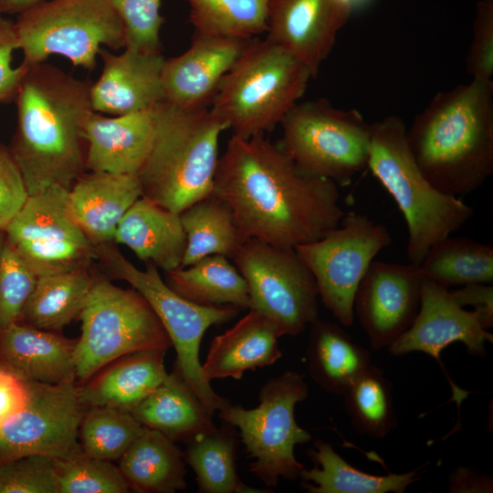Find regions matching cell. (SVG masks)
<instances>
[{"label":"cell","mask_w":493,"mask_h":493,"mask_svg":"<svg viewBox=\"0 0 493 493\" xmlns=\"http://www.w3.org/2000/svg\"><path fill=\"white\" fill-rule=\"evenodd\" d=\"M20 49L15 22L0 15V103L15 101L27 66L13 67V55Z\"/></svg>","instance_id":"f6af8a7d"},{"label":"cell","mask_w":493,"mask_h":493,"mask_svg":"<svg viewBox=\"0 0 493 493\" xmlns=\"http://www.w3.org/2000/svg\"><path fill=\"white\" fill-rule=\"evenodd\" d=\"M99 257L115 278L128 282L151 305L176 351L175 369L196 394L207 413L230 404L205 381L201 369L199 350L207 329L228 322L238 309L232 306L205 307L194 304L175 293L161 278L158 267L147 263L145 270L137 268L116 247L95 246Z\"/></svg>","instance_id":"52a82bcc"},{"label":"cell","mask_w":493,"mask_h":493,"mask_svg":"<svg viewBox=\"0 0 493 493\" xmlns=\"http://www.w3.org/2000/svg\"><path fill=\"white\" fill-rule=\"evenodd\" d=\"M448 490L453 493H488L493 491V480L488 475L458 467L449 477Z\"/></svg>","instance_id":"c3c4849f"},{"label":"cell","mask_w":493,"mask_h":493,"mask_svg":"<svg viewBox=\"0 0 493 493\" xmlns=\"http://www.w3.org/2000/svg\"><path fill=\"white\" fill-rule=\"evenodd\" d=\"M37 276L0 234V330L20 321Z\"/></svg>","instance_id":"ab89813d"},{"label":"cell","mask_w":493,"mask_h":493,"mask_svg":"<svg viewBox=\"0 0 493 493\" xmlns=\"http://www.w3.org/2000/svg\"><path fill=\"white\" fill-rule=\"evenodd\" d=\"M3 232L37 277L86 268L96 257L72 215L68 190L58 185L28 195Z\"/></svg>","instance_id":"5bb4252c"},{"label":"cell","mask_w":493,"mask_h":493,"mask_svg":"<svg viewBox=\"0 0 493 493\" xmlns=\"http://www.w3.org/2000/svg\"><path fill=\"white\" fill-rule=\"evenodd\" d=\"M233 260L247 285L248 309L267 318L283 335H299L318 320V287L295 249L251 238Z\"/></svg>","instance_id":"7c38bea8"},{"label":"cell","mask_w":493,"mask_h":493,"mask_svg":"<svg viewBox=\"0 0 493 493\" xmlns=\"http://www.w3.org/2000/svg\"><path fill=\"white\" fill-rule=\"evenodd\" d=\"M0 493H58L55 458L31 455L0 464Z\"/></svg>","instance_id":"b9f144b4"},{"label":"cell","mask_w":493,"mask_h":493,"mask_svg":"<svg viewBox=\"0 0 493 493\" xmlns=\"http://www.w3.org/2000/svg\"><path fill=\"white\" fill-rule=\"evenodd\" d=\"M184 453L163 434L146 427L119 459L131 489L173 493L186 488Z\"/></svg>","instance_id":"f1b7e54d"},{"label":"cell","mask_w":493,"mask_h":493,"mask_svg":"<svg viewBox=\"0 0 493 493\" xmlns=\"http://www.w3.org/2000/svg\"><path fill=\"white\" fill-rule=\"evenodd\" d=\"M131 414L144 426L161 432L174 442L185 443L216 427L175 368Z\"/></svg>","instance_id":"4316f807"},{"label":"cell","mask_w":493,"mask_h":493,"mask_svg":"<svg viewBox=\"0 0 493 493\" xmlns=\"http://www.w3.org/2000/svg\"><path fill=\"white\" fill-rule=\"evenodd\" d=\"M338 5L348 10L351 14H352L355 11L361 10L366 6H368L370 4L372 3L373 0H333Z\"/></svg>","instance_id":"f907efd6"},{"label":"cell","mask_w":493,"mask_h":493,"mask_svg":"<svg viewBox=\"0 0 493 493\" xmlns=\"http://www.w3.org/2000/svg\"><path fill=\"white\" fill-rule=\"evenodd\" d=\"M184 458L194 470L200 493L267 492L246 485L236 472L237 435L227 423L185 442Z\"/></svg>","instance_id":"d6a6232c"},{"label":"cell","mask_w":493,"mask_h":493,"mask_svg":"<svg viewBox=\"0 0 493 493\" xmlns=\"http://www.w3.org/2000/svg\"><path fill=\"white\" fill-rule=\"evenodd\" d=\"M392 243L388 228L365 215L345 214L320 239L297 246L324 306L344 326L353 322L357 288L375 256Z\"/></svg>","instance_id":"4fadbf2b"},{"label":"cell","mask_w":493,"mask_h":493,"mask_svg":"<svg viewBox=\"0 0 493 493\" xmlns=\"http://www.w3.org/2000/svg\"><path fill=\"white\" fill-rule=\"evenodd\" d=\"M316 467L300 472L301 487L309 493H404L420 479V467L401 474L377 476L355 468L321 439L308 451Z\"/></svg>","instance_id":"f546056e"},{"label":"cell","mask_w":493,"mask_h":493,"mask_svg":"<svg viewBox=\"0 0 493 493\" xmlns=\"http://www.w3.org/2000/svg\"><path fill=\"white\" fill-rule=\"evenodd\" d=\"M58 493H127L131 488L119 467L83 452L56 459Z\"/></svg>","instance_id":"f35d334b"},{"label":"cell","mask_w":493,"mask_h":493,"mask_svg":"<svg viewBox=\"0 0 493 493\" xmlns=\"http://www.w3.org/2000/svg\"><path fill=\"white\" fill-rule=\"evenodd\" d=\"M152 150L138 173L142 196L180 214L213 194L221 133L227 126L209 110L154 108Z\"/></svg>","instance_id":"277c9868"},{"label":"cell","mask_w":493,"mask_h":493,"mask_svg":"<svg viewBox=\"0 0 493 493\" xmlns=\"http://www.w3.org/2000/svg\"><path fill=\"white\" fill-rule=\"evenodd\" d=\"M487 341H493V334L476 311L466 310L447 288L424 278L414 321L387 349L393 355L424 352L442 364L441 352L450 344L461 342L470 354L484 357Z\"/></svg>","instance_id":"e0dca14e"},{"label":"cell","mask_w":493,"mask_h":493,"mask_svg":"<svg viewBox=\"0 0 493 493\" xmlns=\"http://www.w3.org/2000/svg\"><path fill=\"white\" fill-rule=\"evenodd\" d=\"M154 109L109 118L92 110L84 125L86 170L138 174L152 147Z\"/></svg>","instance_id":"44dd1931"},{"label":"cell","mask_w":493,"mask_h":493,"mask_svg":"<svg viewBox=\"0 0 493 493\" xmlns=\"http://www.w3.org/2000/svg\"><path fill=\"white\" fill-rule=\"evenodd\" d=\"M76 343L77 339L15 322L0 330V365L24 381L60 383L75 379Z\"/></svg>","instance_id":"7402d4cb"},{"label":"cell","mask_w":493,"mask_h":493,"mask_svg":"<svg viewBox=\"0 0 493 493\" xmlns=\"http://www.w3.org/2000/svg\"><path fill=\"white\" fill-rule=\"evenodd\" d=\"M194 33L250 40L267 32L270 0H187Z\"/></svg>","instance_id":"d590c367"},{"label":"cell","mask_w":493,"mask_h":493,"mask_svg":"<svg viewBox=\"0 0 493 493\" xmlns=\"http://www.w3.org/2000/svg\"><path fill=\"white\" fill-rule=\"evenodd\" d=\"M351 13L333 0H270L267 39L319 74Z\"/></svg>","instance_id":"ac0fdd59"},{"label":"cell","mask_w":493,"mask_h":493,"mask_svg":"<svg viewBox=\"0 0 493 493\" xmlns=\"http://www.w3.org/2000/svg\"><path fill=\"white\" fill-rule=\"evenodd\" d=\"M167 350H148L124 355L78 385L85 407L108 406L131 412L167 377Z\"/></svg>","instance_id":"d4e9b609"},{"label":"cell","mask_w":493,"mask_h":493,"mask_svg":"<svg viewBox=\"0 0 493 493\" xmlns=\"http://www.w3.org/2000/svg\"><path fill=\"white\" fill-rule=\"evenodd\" d=\"M80 320L74 357L79 384L124 355L172 346L148 301L133 288L124 289L106 279H94Z\"/></svg>","instance_id":"9c48e42d"},{"label":"cell","mask_w":493,"mask_h":493,"mask_svg":"<svg viewBox=\"0 0 493 493\" xmlns=\"http://www.w3.org/2000/svg\"><path fill=\"white\" fill-rule=\"evenodd\" d=\"M248 41L194 33L185 52L164 59L161 74L164 101L184 110L208 108Z\"/></svg>","instance_id":"d6986e66"},{"label":"cell","mask_w":493,"mask_h":493,"mask_svg":"<svg viewBox=\"0 0 493 493\" xmlns=\"http://www.w3.org/2000/svg\"><path fill=\"white\" fill-rule=\"evenodd\" d=\"M466 69L471 79L493 83V0L477 5Z\"/></svg>","instance_id":"7bdbcfd3"},{"label":"cell","mask_w":493,"mask_h":493,"mask_svg":"<svg viewBox=\"0 0 493 493\" xmlns=\"http://www.w3.org/2000/svg\"><path fill=\"white\" fill-rule=\"evenodd\" d=\"M100 77L90 87L94 111L114 116L154 109L164 100L161 74L162 52L142 53L125 48L115 55L104 47Z\"/></svg>","instance_id":"ffe728a7"},{"label":"cell","mask_w":493,"mask_h":493,"mask_svg":"<svg viewBox=\"0 0 493 493\" xmlns=\"http://www.w3.org/2000/svg\"><path fill=\"white\" fill-rule=\"evenodd\" d=\"M113 241L142 261L169 272L181 267L186 235L180 214L141 196L120 221Z\"/></svg>","instance_id":"484cf974"},{"label":"cell","mask_w":493,"mask_h":493,"mask_svg":"<svg viewBox=\"0 0 493 493\" xmlns=\"http://www.w3.org/2000/svg\"><path fill=\"white\" fill-rule=\"evenodd\" d=\"M406 142L438 191L478 189L493 173V83L471 79L437 92L406 128Z\"/></svg>","instance_id":"3957f363"},{"label":"cell","mask_w":493,"mask_h":493,"mask_svg":"<svg viewBox=\"0 0 493 493\" xmlns=\"http://www.w3.org/2000/svg\"><path fill=\"white\" fill-rule=\"evenodd\" d=\"M91 84L46 62L27 66L15 99L16 130L8 151L28 195L53 185L69 190L85 173Z\"/></svg>","instance_id":"7a4b0ae2"},{"label":"cell","mask_w":493,"mask_h":493,"mask_svg":"<svg viewBox=\"0 0 493 493\" xmlns=\"http://www.w3.org/2000/svg\"><path fill=\"white\" fill-rule=\"evenodd\" d=\"M141 196L137 174L89 171L69 188L68 204L79 226L97 246L113 241L120 221Z\"/></svg>","instance_id":"603a6c76"},{"label":"cell","mask_w":493,"mask_h":493,"mask_svg":"<svg viewBox=\"0 0 493 493\" xmlns=\"http://www.w3.org/2000/svg\"><path fill=\"white\" fill-rule=\"evenodd\" d=\"M352 427L372 439H383L397 425L392 383L372 365L341 395Z\"/></svg>","instance_id":"8d00e7d4"},{"label":"cell","mask_w":493,"mask_h":493,"mask_svg":"<svg viewBox=\"0 0 493 493\" xmlns=\"http://www.w3.org/2000/svg\"><path fill=\"white\" fill-rule=\"evenodd\" d=\"M368 168L392 195L408 231L410 263L419 266L429 248L462 227L474 209L434 187L421 172L406 142V125L395 114L371 124Z\"/></svg>","instance_id":"5b68a950"},{"label":"cell","mask_w":493,"mask_h":493,"mask_svg":"<svg viewBox=\"0 0 493 493\" xmlns=\"http://www.w3.org/2000/svg\"><path fill=\"white\" fill-rule=\"evenodd\" d=\"M423 278L445 288L492 284L493 246L450 236L433 245L419 265Z\"/></svg>","instance_id":"e575fe53"},{"label":"cell","mask_w":493,"mask_h":493,"mask_svg":"<svg viewBox=\"0 0 493 493\" xmlns=\"http://www.w3.org/2000/svg\"><path fill=\"white\" fill-rule=\"evenodd\" d=\"M48 0H0V15L21 14Z\"/></svg>","instance_id":"681fc988"},{"label":"cell","mask_w":493,"mask_h":493,"mask_svg":"<svg viewBox=\"0 0 493 493\" xmlns=\"http://www.w3.org/2000/svg\"><path fill=\"white\" fill-rule=\"evenodd\" d=\"M15 26L26 66L58 55L92 71L101 47L125 48L123 25L110 0H48L19 14Z\"/></svg>","instance_id":"8fae6325"},{"label":"cell","mask_w":493,"mask_h":493,"mask_svg":"<svg viewBox=\"0 0 493 493\" xmlns=\"http://www.w3.org/2000/svg\"><path fill=\"white\" fill-rule=\"evenodd\" d=\"M309 375L324 391L342 395L372 365L370 351L339 325L317 320L307 348Z\"/></svg>","instance_id":"83f0119b"},{"label":"cell","mask_w":493,"mask_h":493,"mask_svg":"<svg viewBox=\"0 0 493 493\" xmlns=\"http://www.w3.org/2000/svg\"><path fill=\"white\" fill-rule=\"evenodd\" d=\"M279 145L303 173L348 184L368 168L371 124L325 99L298 102L280 123Z\"/></svg>","instance_id":"30bf717a"},{"label":"cell","mask_w":493,"mask_h":493,"mask_svg":"<svg viewBox=\"0 0 493 493\" xmlns=\"http://www.w3.org/2000/svg\"><path fill=\"white\" fill-rule=\"evenodd\" d=\"M280 330L262 314L249 309L232 328L216 335L201 364L205 381L233 378L245 372L275 363L282 357Z\"/></svg>","instance_id":"cb8c5ba5"},{"label":"cell","mask_w":493,"mask_h":493,"mask_svg":"<svg viewBox=\"0 0 493 493\" xmlns=\"http://www.w3.org/2000/svg\"><path fill=\"white\" fill-rule=\"evenodd\" d=\"M180 218L186 235L181 267L211 255L233 259L244 243L230 206L214 194L185 208Z\"/></svg>","instance_id":"836d02e7"},{"label":"cell","mask_w":493,"mask_h":493,"mask_svg":"<svg viewBox=\"0 0 493 493\" xmlns=\"http://www.w3.org/2000/svg\"><path fill=\"white\" fill-rule=\"evenodd\" d=\"M27 399L26 381L0 365V425L20 411Z\"/></svg>","instance_id":"7dc6e473"},{"label":"cell","mask_w":493,"mask_h":493,"mask_svg":"<svg viewBox=\"0 0 493 493\" xmlns=\"http://www.w3.org/2000/svg\"><path fill=\"white\" fill-rule=\"evenodd\" d=\"M419 266L372 260L354 297L353 312L374 351L387 348L414 321L420 305Z\"/></svg>","instance_id":"2e32d148"},{"label":"cell","mask_w":493,"mask_h":493,"mask_svg":"<svg viewBox=\"0 0 493 493\" xmlns=\"http://www.w3.org/2000/svg\"><path fill=\"white\" fill-rule=\"evenodd\" d=\"M309 396L303 376L287 371L270 378L258 393L259 404L251 409L228 404L219 410L223 422L239 430L249 458V470L267 488L280 478L295 480L305 468L294 454L299 444L311 440V435L295 419V406Z\"/></svg>","instance_id":"ba28073f"},{"label":"cell","mask_w":493,"mask_h":493,"mask_svg":"<svg viewBox=\"0 0 493 493\" xmlns=\"http://www.w3.org/2000/svg\"><path fill=\"white\" fill-rule=\"evenodd\" d=\"M213 194L231 208L243 242L295 249L339 226L337 184L300 172L264 135L233 134L219 157Z\"/></svg>","instance_id":"6da1fadb"},{"label":"cell","mask_w":493,"mask_h":493,"mask_svg":"<svg viewBox=\"0 0 493 493\" xmlns=\"http://www.w3.org/2000/svg\"><path fill=\"white\" fill-rule=\"evenodd\" d=\"M145 428L130 412L88 407L79 425V441L87 456L112 462L121 458Z\"/></svg>","instance_id":"74e56055"},{"label":"cell","mask_w":493,"mask_h":493,"mask_svg":"<svg viewBox=\"0 0 493 493\" xmlns=\"http://www.w3.org/2000/svg\"><path fill=\"white\" fill-rule=\"evenodd\" d=\"M451 293L461 307L467 305L475 307L474 311L486 330L493 326V287L491 284H468Z\"/></svg>","instance_id":"bcb514c9"},{"label":"cell","mask_w":493,"mask_h":493,"mask_svg":"<svg viewBox=\"0 0 493 493\" xmlns=\"http://www.w3.org/2000/svg\"><path fill=\"white\" fill-rule=\"evenodd\" d=\"M124 28L125 48L142 53L161 52L162 0H110Z\"/></svg>","instance_id":"60d3db41"},{"label":"cell","mask_w":493,"mask_h":493,"mask_svg":"<svg viewBox=\"0 0 493 493\" xmlns=\"http://www.w3.org/2000/svg\"><path fill=\"white\" fill-rule=\"evenodd\" d=\"M26 383V405L0 425V464L31 455L66 459L81 454L79 428L87 407L76 380Z\"/></svg>","instance_id":"9a60e30c"},{"label":"cell","mask_w":493,"mask_h":493,"mask_svg":"<svg viewBox=\"0 0 493 493\" xmlns=\"http://www.w3.org/2000/svg\"><path fill=\"white\" fill-rule=\"evenodd\" d=\"M94 279L86 268L37 277L20 320L57 331L80 319Z\"/></svg>","instance_id":"1f68e13d"},{"label":"cell","mask_w":493,"mask_h":493,"mask_svg":"<svg viewBox=\"0 0 493 493\" xmlns=\"http://www.w3.org/2000/svg\"><path fill=\"white\" fill-rule=\"evenodd\" d=\"M309 68L268 39L249 40L223 78L210 111L245 138L272 131L304 95Z\"/></svg>","instance_id":"8992f818"},{"label":"cell","mask_w":493,"mask_h":493,"mask_svg":"<svg viewBox=\"0 0 493 493\" xmlns=\"http://www.w3.org/2000/svg\"><path fill=\"white\" fill-rule=\"evenodd\" d=\"M165 273L166 284L190 302L205 307L248 309L246 282L225 256H207L190 266Z\"/></svg>","instance_id":"4dcf8cb0"},{"label":"cell","mask_w":493,"mask_h":493,"mask_svg":"<svg viewBox=\"0 0 493 493\" xmlns=\"http://www.w3.org/2000/svg\"><path fill=\"white\" fill-rule=\"evenodd\" d=\"M28 197L24 178L8 150L0 147V232Z\"/></svg>","instance_id":"ee69618b"}]
</instances>
